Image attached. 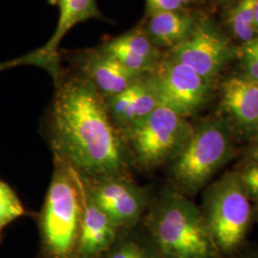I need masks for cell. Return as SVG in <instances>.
<instances>
[{"mask_svg":"<svg viewBox=\"0 0 258 258\" xmlns=\"http://www.w3.org/2000/svg\"><path fill=\"white\" fill-rule=\"evenodd\" d=\"M186 9L178 0H147V16L162 13Z\"/></svg>","mask_w":258,"mask_h":258,"instance_id":"7402d4cb","label":"cell"},{"mask_svg":"<svg viewBox=\"0 0 258 258\" xmlns=\"http://www.w3.org/2000/svg\"><path fill=\"white\" fill-rule=\"evenodd\" d=\"M254 258H258V257H254Z\"/></svg>","mask_w":258,"mask_h":258,"instance_id":"4316f807","label":"cell"},{"mask_svg":"<svg viewBox=\"0 0 258 258\" xmlns=\"http://www.w3.org/2000/svg\"><path fill=\"white\" fill-rule=\"evenodd\" d=\"M236 57L243 70L241 77L258 84V37L237 47Z\"/></svg>","mask_w":258,"mask_h":258,"instance_id":"ac0fdd59","label":"cell"},{"mask_svg":"<svg viewBox=\"0 0 258 258\" xmlns=\"http://www.w3.org/2000/svg\"><path fill=\"white\" fill-rule=\"evenodd\" d=\"M55 83L50 120L58 156L93 178L119 175L125 162L123 141L106 99L74 71L62 70Z\"/></svg>","mask_w":258,"mask_h":258,"instance_id":"6da1fadb","label":"cell"},{"mask_svg":"<svg viewBox=\"0 0 258 258\" xmlns=\"http://www.w3.org/2000/svg\"><path fill=\"white\" fill-rule=\"evenodd\" d=\"M254 25L258 32V0H256L254 5Z\"/></svg>","mask_w":258,"mask_h":258,"instance_id":"cb8c5ba5","label":"cell"},{"mask_svg":"<svg viewBox=\"0 0 258 258\" xmlns=\"http://www.w3.org/2000/svg\"><path fill=\"white\" fill-rule=\"evenodd\" d=\"M24 213L18 196L7 184L0 181V230Z\"/></svg>","mask_w":258,"mask_h":258,"instance_id":"d6986e66","label":"cell"},{"mask_svg":"<svg viewBox=\"0 0 258 258\" xmlns=\"http://www.w3.org/2000/svg\"><path fill=\"white\" fill-rule=\"evenodd\" d=\"M98 46L137 75L150 73L165 55L150 41L142 26L109 38Z\"/></svg>","mask_w":258,"mask_h":258,"instance_id":"4fadbf2b","label":"cell"},{"mask_svg":"<svg viewBox=\"0 0 258 258\" xmlns=\"http://www.w3.org/2000/svg\"><path fill=\"white\" fill-rule=\"evenodd\" d=\"M240 180L245 186L249 199L258 203V163L251 162L238 172Z\"/></svg>","mask_w":258,"mask_h":258,"instance_id":"ffe728a7","label":"cell"},{"mask_svg":"<svg viewBox=\"0 0 258 258\" xmlns=\"http://www.w3.org/2000/svg\"><path fill=\"white\" fill-rule=\"evenodd\" d=\"M178 1H179V3H180L184 8H186V6L189 5L191 2H194V0H178Z\"/></svg>","mask_w":258,"mask_h":258,"instance_id":"d4e9b609","label":"cell"},{"mask_svg":"<svg viewBox=\"0 0 258 258\" xmlns=\"http://www.w3.org/2000/svg\"><path fill=\"white\" fill-rule=\"evenodd\" d=\"M49 3L58 9L57 26L52 37L43 46L17 58L0 62V71L23 65H34L46 70L55 82L63 70L59 47L69 31L84 21L104 19L99 9L98 0H49Z\"/></svg>","mask_w":258,"mask_h":258,"instance_id":"9c48e42d","label":"cell"},{"mask_svg":"<svg viewBox=\"0 0 258 258\" xmlns=\"http://www.w3.org/2000/svg\"><path fill=\"white\" fill-rule=\"evenodd\" d=\"M58 163L41 215L43 246L49 258H74L81 231L83 203L77 170Z\"/></svg>","mask_w":258,"mask_h":258,"instance_id":"277c9868","label":"cell"},{"mask_svg":"<svg viewBox=\"0 0 258 258\" xmlns=\"http://www.w3.org/2000/svg\"><path fill=\"white\" fill-rule=\"evenodd\" d=\"M237 47L211 19H199L191 35L166 55L192 69L207 82H212L236 57Z\"/></svg>","mask_w":258,"mask_h":258,"instance_id":"ba28073f","label":"cell"},{"mask_svg":"<svg viewBox=\"0 0 258 258\" xmlns=\"http://www.w3.org/2000/svg\"><path fill=\"white\" fill-rule=\"evenodd\" d=\"M194 126L186 118L159 105L147 117L120 130L136 162L154 168L172 162L187 143Z\"/></svg>","mask_w":258,"mask_h":258,"instance_id":"8992f818","label":"cell"},{"mask_svg":"<svg viewBox=\"0 0 258 258\" xmlns=\"http://www.w3.org/2000/svg\"><path fill=\"white\" fill-rule=\"evenodd\" d=\"M104 258H148L147 252L137 244L127 242L113 249Z\"/></svg>","mask_w":258,"mask_h":258,"instance_id":"44dd1931","label":"cell"},{"mask_svg":"<svg viewBox=\"0 0 258 258\" xmlns=\"http://www.w3.org/2000/svg\"><path fill=\"white\" fill-rule=\"evenodd\" d=\"M248 155L250 158L251 162L258 163V136L255 137L254 142L251 144L249 151H248Z\"/></svg>","mask_w":258,"mask_h":258,"instance_id":"603a6c76","label":"cell"},{"mask_svg":"<svg viewBox=\"0 0 258 258\" xmlns=\"http://www.w3.org/2000/svg\"><path fill=\"white\" fill-rule=\"evenodd\" d=\"M61 59H66L73 71L107 99L125 90L143 75L127 70L99 46L77 50H60Z\"/></svg>","mask_w":258,"mask_h":258,"instance_id":"30bf717a","label":"cell"},{"mask_svg":"<svg viewBox=\"0 0 258 258\" xmlns=\"http://www.w3.org/2000/svg\"><path fill=\"white\" fill-rule=\"evenodd\" d=\"M148 225L166 258H217L220 252L201 210L183 194L164 195L153 207Z\"/></svg>","mask_w":258,"mask_h":258,"instance_id":"7a4b0ae2","label":"cell"},{"mask_svg":"<svg viewBox=\"0 0 258 258\" xmlns=\"http://www.w3.org/2000/svg\"><path fill=\"white\" fill-rule=\"evenodd\" d=\"M222 105L243 134L258 136V84L232 77L222 84Z\"/></svg>","mask_w":258,"mask_h":258,"instance_id":"5bb4252c","label":"cell"},{"mask_svg":"<svg viewBox=\"0 0 258 258\" xmlns=\"http://www.w3.org/2000/svg\"><path fill=\"white\" fill-rule=\"evenodd\" d=\"M198 17L186 9L162 12L147 16L141 25L150 41L166 52L183 43L197 24Z\"/></svg>","mask_w":258,"mask_h":258,"instance_id":"9a60e30c","label":"cell"},{"mask_svg":"<svg viewBox=\"0 0 258 258\" xmlns=\"http://www.w3.org/2000/svg\"><path fill=\"white\" fill-rule=\"evenodd\" d=\"M148 75L159 104L186 119L209 100L212 83L166 53Z\"/></svg>","mask_w":258,"mask_h":258,"instance_id":"52a82bcc","label":"cell"},{"mask_svg":"<svg viewBox=\"0 0 258 258\" xmlns=\"http://www.w3.org/2000/svg\"><path fill=\"white\" fill-rule=\"evenodd\" d=\"M89 189L96 203L116 228L135 224L146 206L143 189L119 175L99 179Z\"/></svg>","mask_w":258,"mask_h":258,"instance_id":"8fae6325","label":"cell"},{"mask_svg":"<svg viewBox=\"0 0 258 258\" xmlns=\"http://www.w3.org/2000/svg\"><path fill=\"white\" fill-rule=\"evenodd\" d=\"M234 155L231 125L222 119L203 120L194 126L184 148L172 161L170 175L177 187L195 194Z\"/></svg>","mask_w":258,"mask_h":258,"instance_id":"3957f363","label":"cell"},{"mask_svg":"<svg viewBox=\"0 0 258 258\" xmlns=\"http://www.w3.org/2000/svg\"><path fill=\"white\" fill-rule=\"evenodd\" d=\"M249 200L238 172H227L207 186L201 212L219 251L231 252L245 239L252 218Z\"/></svg>","mask_w":258,"mask_h":258,"instance_id":"5b68a950","label":"cell"},{"mask_svg":"<svg viewBox=\"0 0 258 258\" xmlns=\"http://www.w3.org/2000/svg\"><path fill=\"white\" fill-rule=\"evenodd\" d=\"M217 1H220V2H225V1H231V0H217Z\"/></svg>","mask_w":258,"mask_h":258,"instance_id":"484cf974","label":"cell"},{"mask_svg":"<svg viewBox=\"0 0 258 258\" xmlns=\"http://www.w3.org/2000/svg\"><path fill=\"white\" fill-rule=\"evenodd\" d=\"M160 104L157 100L156 95L149 82L148 75H144L137 95L130 102L127 109L117 122L116 126L119 130L126 128L131 124L147 117Z\"/></svg>","mask_w":258,"mask_h":258,"instance_id":"2e32d148","label":"cell"},{"mask_svg":"<svg viewBox=\"0 0 258 258\" xmlns=\"http://www.w3.org/2000/svg\"><path fill=\"white\" fill-rule=\"evenodd\" d=\"M256 0H238L229 14L228 24L231 34L242 43L258 37L254 25V5Z\"/></svg>","mask_w":258,"mask_h":258,"instance_id":"e0dca14e","label":"cell"},{"mask_svg":"<svg viewBox=\"0 0 258 258\" xmlns=\"http://www.w3.org/2000/svg\"><path fill=\"white\" fill-rule=\"evenodd\" d=\"M77 180L82 196L83 214L77 256L94 258L108 249L116 237V227L93 198L87 186L77 171Z\"/></svg>","mask_w":258,"mask_h":258,"instance_id":"7c38bea8","label":"cell"}]
</instances>
